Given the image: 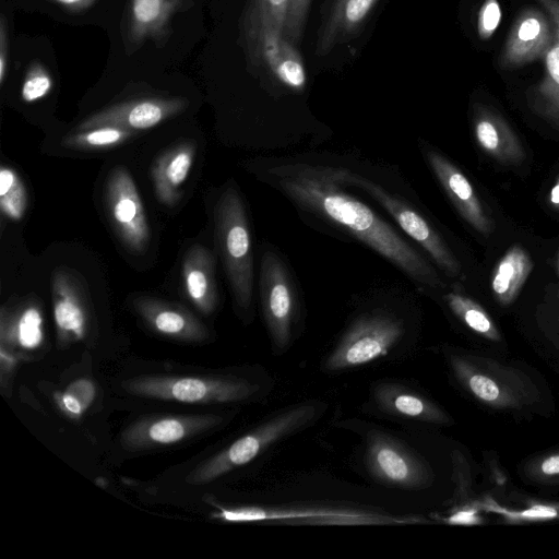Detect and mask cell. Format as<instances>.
Masks as SVG:
<instances>
[{
    "label": "cell",
    "mask_w": 559,
    "mask_h": 559,
    "mask_svg": "<svg viewBox=\"0 0 559 559\" xmlns=\"http://www.w3.org/2000/svg\"><path fill=\"white\" fill-rule=\"evenodd\" d=\"M252 169L310 226L368 247L424 293L445 287L426 253L343 181L336 162L307 155L266 157L257 159Z\"/></svg>",
    "instance_id": "6da1fadb"
},
{
    "label": "cell",
    "mask_w": 559,
    "mask_h": 559,
    "mask_svg": "<svg viewBox=\"0 0 559 559\" xmlns=\"http://www.w3.org/2000/svg\"><path fill=\"white\" fill-rule=\"evenodd\" d=\"M336 165L343 181L390 216L397 228L426 253L439 271L449 277L461 275L462 266L459 259L413 198L388 187L382 180L366 171L347 166L345 162H338Z\"/></svg>",
    "instance_id": "7a4b0ae2"
},
{
    "label": "cell",
    "mask_w": 559,
    "mask_h": 559,
    "mask_svg": "<svg viewBox=\"0 0 559 559\" xmlns=\"http://www.w3.org/2000/svg\"><path fill=\"white\" fill-rule=\"evenodd\" d=\"M214 238L234 305L242 319H250L253 304V251L243 200L234 183L225 186L214 207Z\"/></svg>",
    "instance_id": "3957f363"
},
{
    "label": "cell",
    "mask_w": 559,
    "mask_h": 559,
    "mask_svg": "<svg viewBox=\"0 0 559 559\" xmlns=\"http://www.w3.org/2000/svg\"><path fill=\"white\" fill-rule=\"evenodd\" d=\"M450 368L477 402L497 411H523L540 400V391L522 370L491 358L451 354Z\"/></svg>",
    "instance_id": "277c9868"
},
{
    "label": "cell",
    "mask_w": 559,
    "mask_h": 559,
    "mask_svg": "<svg viewBox=\"0 0 559 559\" xmlns=\"http://www.w3.org/2000/svg\"><path fill=\"white\" fill-rule=\"evenodd\" d=\"M316 413V406L310 404L297 405L278 413L198 464L187 475L186 481L190 485H205L250 463L272 444L308 425Z\"/></svg>",
    "instance_id": "5b68a950"
},
{
    "label": "cell",
    "mask_w": 559,
    "mask_h": 559,
    "mask_svg": "<svg viewBox=\"0 0 559 559\" xmlns=\"http://www.w3.org/2000/svg\"><path fill=\"white\" fill-rule=\"evenodd\" d=\"M129 394L183 404H223L246 401L259 391L257 383L217 376L143 374L126 379Z\"/></svg>",
    "instance_id": "8992f818"
},
{
    "label": "cell",
    "mask_w": 559,
    "mask_h": 559,
    "mask_svg": "<svg viewBox=\"0 0 559 559\" xmlns=\"http://www.w3.org/2000/svg\"><path fill=\"white\" fill-rule=\"evenodd\" d=\"M240 40L252 70L289 91L305 88L306 70L296 46L247 7L240 20Z\"/></svg>",
    "instance_id": "52a82bcc"
},
{
    "label": "cell",
    "mask_w": 559,
    "mask_h": 559,
    "mask_svg": "<svg viewBox=\"0 0 559 559\" xmlns=\"http://www.w3.org/2000/svg\"><path fill=\"white\" fill-rule=\"evenodd\" d=\"M211 519L229 523H281L308 525H403L421 523L415 516H394L382 512L338 507L216 506Z\"/></svg>",
    "instance_id": "ba28073f"
},
{
    "label": "cell",
    "mask_w": 559,
    "mask_h": 559,
    "mask_svg": "<svg viewBox=\"0 0 559 559\" xmlns=\"http://www.w3.org/2000/svg\"><path fill=\"white\" fill-rule=\"evenodd\" d=\"M259 295L272 347L281 354L293 340L300 300L289 264L272 245H265L261 252Z\"/></svg>",
    "instance_id": "9c48e42d"
},
{
    "label": "cell",
    "mask_w": 559,
    "mask_h": 559,
    "mask_svg": "<svg viewBox=\"0 0 559 559\" xmlns=\"http://www.w3.org/2000/svg\"><path fill=\"white\" fill-rule=\"evenodd\" d=\"M404 322L388 310H371L357 317L324 359L326 371L367 365L389 354L404 334Z\"/></svg>",
    "instance_id": "30bf717a"
},
{
    "label": "cell",
    "mask_w": 559,
    "mask_h": 559,
    "mask_svg": "<svg viewBox=\"0 0 559 559\" xmlns=\"http://www.w3.org/2000/svg\"><path fill=\"white\" fill-rule=\"evenodd\" d=\"M104 200L115 233L123 246L132 253H144L150 243V226L141 197L127 168L117 166L110 171Z\"/></svg>",
    "instance_id": "8fae6325"
},
{
    "label": "cell",
    "mask_w": 559,
    "mask_h": 559,
    "mask_svg": "<svg viewBox=\"0 0 559 559\" xmlns=\"http://www.w3.org/2000/svg\"><path fill=\"white\" fill-rule=\"evenodd\" d=\"M365 460L372 478L386 486L423 489L433 479L430 467L419 456L383 432L369 435Z\"/></svg>",
    "instance_id": "7c38bea8"
},
{
    "label": "cell",
    "mask_w": 559,
    "mask_h": 559,
    "mask_svg": "<svg viewBox=\"0 0 559 559\" xmlns=\"http://www.w3.org/2000/svg\"><path fill=\"white\" fill-rule=\"evenodd\" d=\"M222 420L213 414L142 417L122 430L120 444L131 452L174 445L213 429Z\"/></svg>",
    "instance_id": "4fadbf2b"
},
{
    "label": "cell",
    "mask_w": 559,
    "mask_h": 559,
    "mask_svg": "<svg viewBox=\"0 0 559 559\" xmlns=\"http://www.w3.org/2000/svg\"><path fill=\"white\" fill-rule=\"evenodd\" d=\"M192 5V0H127L121 20L126 53L133 55L146 40L157 48L165 47L171 36L174 15Z\"/></svg>",
    "instance_id": "5bb4252c"
},
{
    "label": "cell",
    "mask_w": 559,
    "mask_h": 559,
    "mask_svg": "<svg viewBox=\"0 0 559 559\" xmlns=\"http://www.w3.org/2000/svg\"><path fill=\"white\" fill-rule=\"evenodd\" d=\"M51 298L57 346L61 349L85 342L93 331V317L79 277L68 269H57L51 277Z\"/></svg>",
    "instance_id": "9a60e30c"
},
{
    "label": "cell",
    "mask_w": 559,
    "mask_h": 559,
    "mask_svg": "<svg viewBox=\"0 0 559 559\" xmlns=\"http://www.w3.org/2000/svg\"><path fill=\"white\" fill-rule=\"evenodd\" d=\"M189 106L185 97L148 96L111 104L86 117L75 130L114 126L130 131L151 129Z\"/></svg>",
    "instance_id": "2e32d148"
},
{
    "label": "cell",
    "mask_w": 559,
    "mask_h": 559,
    "mask_svg": "<svg viewBox=\"0 0 559 559\" xmlns=\"http://www.w3.org/2000/svg\"><path fill=\"white\" fill-rule=\"evenodd\" d=\"M419 146L427 165L462 218L476 231L489 234L492 230V222L467 177L429 144L424 142Z\"/></svg>",
    "instance_id": "e0dca14e"
},
{
    "label": "cell",
    "mask_w": 559,
    "mask_h": 559,
    "mask_svg": "<svg viewBox=\"0 0 559 559\" xmlns=\"http://www.w3.org/2000/svg\"><path fill=\"white\" fill-rule=\"evenodd\" d=\"M554 40V26L544 10L527 8L516 17L500 56L507 69L544 59Z\"/></svg>",
    "instance_id": "ac0fdd59"
},
{
    "label": "cell",
    "mask_w": 559,
    "mask_h": 559,
    "mask_svg": "<svg viewBox=\"0 0 559 559\" xmlns=\"http://www.w3.org/2000/svg\"><path fill=\"white\" fill-rule=\"evenodd\" d=\"M133 307L145 324L164 337L202 343L210 336L206 326L180 305L141 296L133 300Z\"/></svg>",
    "instance_id": "d6986e66"
},
{
    "label": "cell",
    "mask_w": 559,
    "mask_h": 559,
    "mask_svg": "<svg viewBox=\"0 0 559 559\" xmlns=\"http://www.w3.org/2000/svg\"><path fill=\"white\" fill-rule=\"evenodd\" d=\"M45 341L44 316L38 301L27 299L0 311V345L26 359Z\"/></svg>",
    "instance_id": "ffe728a7"
},
{
    "label": "cell",
    "mask_w": 559,
    "mask_h": 559,
    "mask_svg": "<svg viewBox=\"0 0 559 559\" xmlns=\"http://www.w3.org/2000/svg\"><path fill=\"white\" fill-rule=\"evenodd\" d=\"M379 0H332L323 15L316 41V55L325 56L353 39Z\"/></svg>",
    "instance_id": "44dd1931"
},
{
    "label": "cell",
    "mask_w": 559,
    "mask_h": 559,
    "mask_svg": "<svg viewBox=\"0 0 559 559\" xmlns=\"http://www.w3.org/2000/svg\"><path fill=\"white\" fill-rule=\"evenodd\" d=\"M182 290L188 300L204 316L214 312L218 302L215 261L212 252L200 245L185 254L181 270Z\"/></svg>",
    "instance_id": "7402d4cb"
},
{
    "label": "cell",
    "mask_w": 559,
    "mask_h": 559,
    "mask_svg": "<svg viewBox=\"0 0 559 559\" xmlns=\"http://www.w3.org/2000/svg\"><path fill=\"white\" fill-rule=\"evenodd\" d=\"M554 26V40L544 57L543 80L528 92L531 107L542 117L559 123V0H536Z\"/></svg>",
    "instance_id": "603a6c76"
},
{
    "label": "cell",
    "mask_w": 559,
    "mask_h": 559,
    "mask_svg": "<svg viewBox=\"0 0 559 559\" xmlns=\"http://www.w3.org/2000/svg\"><path fill=\"white\" fill-rule=\"evenodd\" d=\"M373 399L382 412L393 416L435 425L451 421L449 415L436 403L396 383L377 384L373 389Z\"/></svg>",
    "instance_id": "cb8c5ba5"
},
{
    "label": "cell",
    "mask_w": 559,
    "mask_h": 559,
    "mask_svg": "<svg viewBox=\"0 0 559 559\" xmlns=\"http://www.w3.org/2000/svg\"><path fill=\"white\" fill-rule=\"evenodd\" d=\"M194 155V143L185 141L163 152L153 163L154 191L164 205L174 206L179 201L180 188L190 173Z\"/></svg>",
    "instance_id": "d4e9b609"
},
{
    "label": "cell",
    "mask_w": 559,
    "mask_h": 559,
    "mask_svg": "<svg viewBox=\"0 0 559 559\" xmlns=\"http://www.w3.org/2000/svg\"><path fill=\"white\" fill-rule=\"evenodd\" d=\"M474 135L478 146L500 163L518 164L525 156L520 140L507 121L481 106L475 112Z\"/></svg>",
    "instance_id": "484cf974"
},
{
    "label": "cell",
    "mask_w": 559,
    "mask_h": 559,
    "mask_svg": "<svg viewBox=\"0 0 559 559\" xmlns=\"http://www.w3.org/2000/svg\"><path fill=\"white\" fill-rule=\"evenodd\" d=\"M533 267L534 263L523 247H510L492 273L491 289L496 300L502 306L512 304Z\"/></svg>",
    "instance_id": "4316f807"
},
{
    "label": "cell",
    "mask_w": 559,
    "mask_h": 559,
    "mask_svg": "<svg viewBox=\"0 0 559 559\" xmlns=\"http://www.w3.org/2000/svg\"><path fill=\"white\" fill-rule=\"evenodd\" d=\"M514 496L522 501L521 508H508L491 498H486L483 501L477 500V503L480 510L499 515L501 521L508 524L559 520V502L524 498L518 493H514Z\"/></svg>",
    "instance_id": "83f0119b"
},
{
    "label": "cell",
    "mask_w": 559,
    "mask_h": 559,
    "mask_svg": "<svg viewBox=\"0 0 559 559\" xmlns=\"http://www.w3.org/2000/svg\"><path fill=\"white\" fill-rule=\"evenodd\" d=\"M442 300L469 330L489 341H501V334L493 320L475 300L456 290L443 294Z\"/></svg>",
    "instance_id": "f1b7e54d"
},
{
    "label": "cell",
    "mask_w": 559,
    "mask_h": 559,
    "mask_svg": "<svg viewBox=\"0 0 559 559\" xmlns=\"http://www.w3.org/2000/svg\"><path fill=\"white\" fill-rule=\"evenodd\" d=\"M133 135V131L123 128L100 126L68 134L62 145L78 150H100L119 145Z\"/></svg>",
    "instance_id": "f546056e"
},
{
    "label": "cell",
    "mask_w": 559,
    "mask_h": 559,
    "mask_svg": "<svg viewBox=\"0 0 559 559\" xmlns=\"http://www.w3.org/2000/svg\"><path fill=\"white\" fill-rule=\"evenodd\" d=\"M96 397V384L87 378L71 382L64 390L53 394L59 411L70 419H80Z\"/></svg>",
    "instance_id": "4dcf8cb0"
},
{
    "label": "cell",
    "mask_w": 559,
    "mask_h": 559,
    "mask_svg": "<svg viewBox=\"0 0 559 559\" xmlns=\"http://www.w3.org/2000/svg\"><path fill=\"white\" fill-rule=\"evenodd\" d=\"M0 209L12 221H20L27 209V193L17 173L8 166L0 168Z\"/></svg>",
    "instance_id": "1f68e13d"
},
{
    "label": "cell",
    "mask_w": 559,
    "mask_h": 559,
    "mask_svg": "<svg viewBox=\"0 0 559 559\" xmlns=\"http://www.w3.org/2000/svg\"><path fill=\"white\" fill-rule=\"evenodd\" d=\"M52 88L53 79L47 67L39 60L29 62L21 86L23 102H38L49 95Z\"/></svg>",
    "instance_id": "d6a6232c"
},
{
    "label": "cell",
    "mask_w": 559,
    "mask_h": 559,
    "mask_svg": "<svg viewBox=\"0 0 559 559\" xmlns=\"http://www.w3.org/2000/svg\"><path fill=\"white\" fill-rule=\"evenodd\" d=\"M521 473L534 484L559 485V451L535 456L524 464Z\"/></svg>",
    "instance_id": "836d02e7"
},
{
    "label": "cell",
    "mask_w": 559,
    "mask_h": 559,
    "mask_svg": "<svg viewBox=\"0 0 559 559\" xmlns=\"http://www.w3.org/2000/svg\"><path fill=\"white\" fill-rule=\"evenodd\" d=\"M311 0H290L285 17L283 36L294 46L301 40Z\"/></svg>",
    "instance_id": "e575fe53"
},
{
    "label": "cell",
    "mask_w": 559,
    "mask_h": 559,
    "mask_svg": "<svg viewBox=\"0 0 559 559\" xmlns=\"http://www.w3.org/2000/svg\"><path fill=\"white\" fill-rule=\"evenodd\" d=\"M290 0H248L247 8L283 33Z\"/></svg>",
    "instance_id": "d590c367"
},
{
    "label": "cell",
    "mask_w": 559,
    "mask_h": 559,
    "mask_svg": "<svg viewBox=\"0 0 559 559\" xmlns=\"http://www.w3.org/2000/svg\"><path fill=\"white\" fill-rule=\"evenodd\" d=\"M453 476L455 483L454 506H462L474 501L472 497L471 469L461 452H453Z\"/></svg>",
    "instance_id": "8d00e7d4"
},
{
    "label": "cell",
    "mask_w": 559,
    "mask_h": 559,
    "mask_svg": "<svg viewBox=\"0 0 559 559\" xmlns=\"http://www.w3.org/2000/svg\"><path fill=\"white\" fill-rule=\"evenodd\" d=\"M501 21V8L498 0H485L477 17L478 35L483 39L490 38L499 27Z\"/></svg>",
    "instance_id": "74e56055"
},
{
    "label": "cell",
    "mask_w": 559,
    "mask_h": 559,
    "mask_svg": "<svg viewBox=\"0 0 559 559\" xmlns=\"http://www.w3.org/2000/svg\"><path fill=\"white\" fill-rule=\"evenodd\" d=\"M23 358L9 348L0 345V386L3 395L11 393L12 380Z\"/></svg>",
    "instance_id": "f35d334b"
},
{
    "label": "cell",
    "mask_w": 559,
    "mask_h": 559,
    "mask_svg": "<svg viewBox=\"0 0 559 559\" xmlns=\"http://www.w3.org/2000/svg\"><path fill=\"white\" fill-rule=\"evenodd\" d=\"M479 511L477 500H474L466 504L453 507L451 513L443 521L451 525H477L483 523Z\"/></svg>",
    "instance_id": "ab89813d"
},
{
    "label": "cell",
    "mask_w": 559,
    "mask_h": 559,
    "mask_svg": "<svg viewBox=\"0 0 559 559\" xmlns=\"http://www.w3.org/2000/svg\"><path fill=\"white\" fill-rule=\"evenodd\" d=\"M10 64L9 22L4 13L0 16V84L3 85Z\"/></svg>",
    "instance_id": "60d3db41"
},
{
    "label": "cell",
    "mask_w": 559,
    "mask_h": 559,
    "mask_svg": "<svg viewBox=\"0 0 559 559\" xmlns=\"http://www.w3.org/2000/svg\"><path fill=\"white\" fill-rule=\"evenodd\" d=\"M70 13H82L90 10L97 0H49Z\"/></svg>",
    "instance_id": "b9f144b4"
},
{
    "label": "cell",
    "mask_w": 559,
    "mask_h": 559,
    "mask_svg": "<svg viewBox=\"0 0 559 559\" xmlns=\"http://www.w3.org/2000/svg\"><path fill=\"white\" fill-rule=\"evenodd\" d=\"M548 199L551 206L559 211V177L552 185Z\"/></svg>",
    "instance_id": "7bdbcfd3"
},
{
    "label": "cell",
    "mask_w": 559,
    "mask_h": 559,
    "mask_svg": "<svg viewBox=\"0 0 559 559\" xmlns=\"http://www.w3.org/2000/svg\"><path fill=\"white\" fill-rule=\"evenodd\" d=\"M557 265H558V272H559V250H558V254H557Z\"/></svg>",
    "instance_id": "ee69618b"
}]
</instances>
